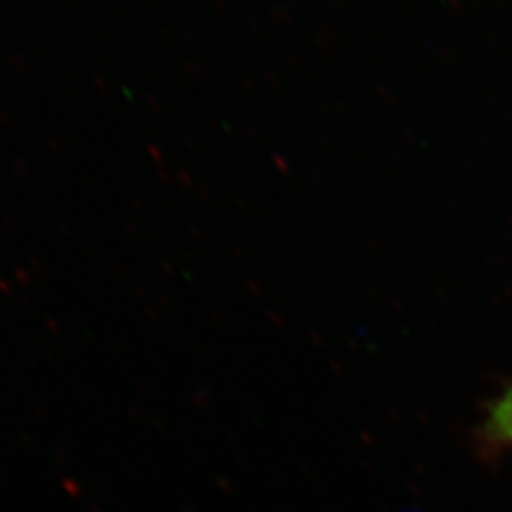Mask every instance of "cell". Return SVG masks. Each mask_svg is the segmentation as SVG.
<instances>
[{"label": "cell", "mask_w": 512, "mask_h": 512, "mask_svg": "<svg viewBox=\"0 0 512 512\" xmlns=\"http://www.w3.org/2000/svg\"><path fill=\"white\" fill-rule=\"evenodd\" d=\"M486 429L492 439L512 444V387L494 404Z\"/></svg>", "instance_id": "obj_1"}]
</instances>
